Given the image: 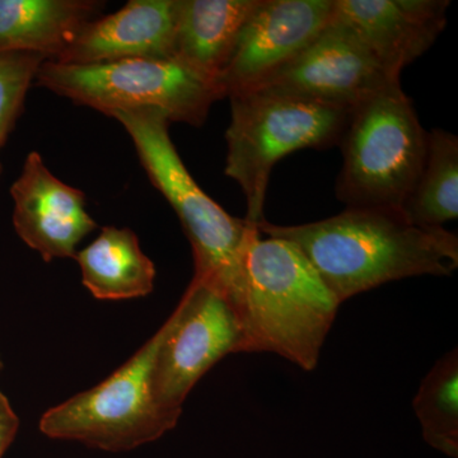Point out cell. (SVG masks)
<instances>
[{"instance_id": "obj_1", "label": "cell", "mask_w": 458, "mask_h": 458, "mask_svg": "<svg viewBox=\"0 0 458 458\" xmlns=\"http://www.w3.org/2000/svg\"><path fill=\"white\" fill-rule=\"evenodd\" d=\"M258 229L293 242L340 303L394 280L451 276L458 267L456 234L419 227L394 208H346L301 225L265 219Z\"/></svg>"}, {"instance_id": "obj_2", "label": "cell", "mask_w": 458, "mask_h": 458, "mask_svg": "<svg viewBox=\"0 0 458 458\" xmlns=\"http://www.w3.org/2000/svg\"><path fill=\"white\" fill-rule=\"evenodd\" d=\"M242 318L246 352H274L304 370L318 366L340 303L291 241L252 233L247 243Z\"/></svg>"}, {"instance_id": "obj_3", "label": "cell", "mask_w": 458, "mask_h": 458, "mask_svg": "<svg viewBox=\"0 0 458 458\" xmlns=\"http://www.w3.org/2000/svg\"><path fill=\"white\" fill-rule=\"evenodd\" d=\"M110 117L128 132L150 182L179 216L194 254L192 279L225 295L241 318L245 295L243 260L258 225L234 218L205 194L172 143L170 120L164 113L137 108L116 111Z\"/></svg>"}, {"instance_id": "obj_4", "label": "cell", "mask_w": 458, "mask_h": 458, "mask_svg": "<svg viewBox=\"0 0 458 458\" xmlns=\"http://www.w3.org/2000/svg\"><path fill=\"white\" fill-rule=\"evenodd\" d=\"M339 147L337 199L346 208L401 209L426 164L428 131L394 83L352 107Z\"/></svg>"}, {"instance_id": "obj_5", "label": "cell", "mask_w": 458, "mask_h": 458, "mask_svg": "<svg viewBox=\"0 0 458 458\" xmlns=\"http://www.w3.org/2000/svg\"><path fill=\"white\" fill-rule=\"evenodd\" d=\"M231 123L225 132V174L245 194L246 221H265L271 171L297 150L339 146L352 108L255 89L229 96Z\"/></svg>"}, {"instance_id": "obj_6", "label": "cell", "mask_w": 458, "mask_h": 458, "mask_svg": "<svg viewBox=\"0 0 458 458\" xmlns=\"http://www.w3.org/2000/svg\"><path fill=\"white\" fill-rule=\"evenodd\" d=\"M35 83L75 105L110 117L116 111L155 108L170 123L200 128L225 93L216 81L176 59H126L99 64L45 60Z\"/></svg>"}, {"instance_id": "obj_7", "label": "cell", "mask_w": 458, "mask_h": 458, "mask_svg": "<svg viewBox=\"0 0 458 458\" xmlns=\"http://www.w3.org/2000/svg\"><path fill=\"white\" fill-rule=\"evenodd\" d=\"M164 327L104 382L42 415L40 430L53 439L84 443L110 452L155 442L177 426L157 405L152 369Z\"/></svg>"}, {"instance_id": "obj_8", "label": "cell", "mask_w": 458, "mask_h": 458, "mask_svg": "<svg viewBox=\"0 0 458 458\" xmlns=\"http://www.w3.org/2000/svg\"><path fill=\"white\" fill-rule=\"evenodd\" d=\"M162 327L152 369L153 396L165 414L179 420L199 379L225 355L247 352L245 327L225 295L195 279Z\"/></svg>"}, {"instance_id": "obj_9", "label": "cell", "mask_w": 458, "mask_h": 458, "mask_svg": "<svg viewBox=\"0 0 458 458\" xmlns=\"http://www.w3.org/2000/svg\"><path fill=\"white\" fill-rule=\"evenodd\" d=\"M394 83L400 78L388 74L354 32L331 16L315 40L251 90L352 108Z\"/></svg>"}, {"instance_id": "obj_10", "label": "cell", "mask_w": 458, "mask_h": 458, "mask_svg": "<svg viewBox=\"0 0 458 458\" xmlns=\"http://www.w3.org/2000/svg\"><path fill=\"white\" fill-rule=\"evenodd\" d=\"M334 0H259L219 86L225 98L256 89L318 38L333 16Z\"/></svg>"}, {"instance_id": "obj_11", "label": "cell", "mask_w": 458, "mask_h": 458, "mask_svg": "<svg viewBox=\"0 0 458 458\" xmlns=\"http://www.w3.org/2000/svg\"><path fill=\"white\" fill-rule=\"evenodd\" d=\"M11 197L18 236L47 262L74 259L83 238L98 228L84 192L54 176L38 152L26 157Z\"/></svg>"}, {"instance_id": "obj_12", "label": "cell", "mask_w": 458, "mask_h": 458, "mask_svg": "<svg viewBox=\"0 0 458 458\" xmlns=\"http://www.w3.org/2000/svg\"><path fill=\"white\" fill-rule=\"evenodd\" d=\"M448 0H334L333 18L351 29L382 68L400 78L447 25Z\"/></svg>"}, {"instance_id": "obj_13", "label": "cell", "mask_w": 458, "mask_h": 458, "mask_svg": "<svg viewBox=\"0 0 458 458\" xmlns=\"http://www.w3.org/2000/svg\"><path fill=\"white\" fill-rule=\"evenodd\" d=\"M177 0H131L90 21L55 60L89 65L126 59H174Z\"/></svg>"}, {"instance_id": "obj_14", "label": "cell", "mask_w": 458, "mask_h": 458, "mask_svg": "<svg viewBox=\"0 0 458 458\" xmlns=\"http://www.w3.org/2000/svg\"><path fill=\"white\" fill-rule=\"evenodd\" d=\"M105 8L99 0H0V54H38L55 62Z\"/></svg>"}, {"instance_id": "obj_15", "label": "cell", "mask_w": 458, "mask_h": 458, "mask_svg": "<svg viewBox=\"0 0 458 458\" xmlns=\"http://www.w3.org/2000/svg\"><path fill=\"white\" fill-rule=\"evenodd\" d=\"M259 0H177L174 59L219 84Z\"/></svg>"}, {"instance_id": "obj_16", "label": "cell", "mask_w": 458, "mask_h": 458, "mask_svg": "<svg viewBox=\"0 0 458 458\" xmlns=\"http://www.w3.org/2000/svg\"><path fill=\"white\" fill-rule=\"evenodd\" d=\"M82 283L102 301L146 297L155 288L156 267L129 228L105 227L98 238L75 254Z\"/></svg>"}, {"instance_id": "obj_17", "label": "cell", "mask_w": 458, "mask_h": 458, "mask_svg": "<svg viewBox=\"0 0 458 458\" xmlns=\"http://www.w3.org/2000/svg\"><path fill=\"white\" fill-rule=\"evenodd\" d=\"M401 212L419 227L443 228L458 216V138L442 129L428 132L426 164Z\"/></svg>"}, {"instance_id": "obj_18", "label": "cell", "mask_w": 458, "mask_h": 458, "mask_svg": "<svg viewBox=\"0 0 458 458\" xmlns=\"http://www.w3.org/2000/svg\"><path fill=\"white\" fill-rule=\"evenodd\" d=\"M412 409L428 445L458 456V352L454 349L434 364L421 381Z\"/></svg>"}, {"instance_id": "obj_19", "label": "cell", "mask_w": 458, "mask_h": 458, "mask_svg": "<svg viewBox=\"0 0 458 458\" xmlns=\"http://www.w3.org/2000/svg\"><path fill=\"white\" fill-rule=\"evenodd\" d=\"M45 60L38 54H0V150L22 114L27 93Z\"/></svg>"}, {"instance_id": "obj_20", "label": "cell", "mask_w": 458, "mask_h": 458, "mask_svg": "<svg viewBox=\"0 0 458 458\" xmlns=\"http://www.w3.org/2000/svg\"><path fill=\"white\" fill-rule=\"evenodd\" d=\"M20 419L12 409L11 403L4 394L0 391V458L16 438Z\"/></svg>"}, {"instance_id": "obj_21", "label": "cell", "mask_w": 458, "mask_h": 458, "mask_svg": "<svg viewBox=\"0 0 458 458\" xmlns=\"http://www.w3.org/2000/svg\"><path fill=\"white\" fill-rule=\"evenodd\" d=\"M2 369H3V361H2V360H0V370H2Z\"/></svg>"}]
</instances>
